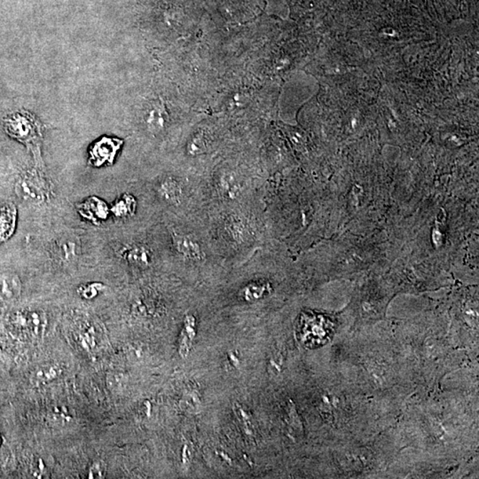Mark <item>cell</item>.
Returning a JSON list of instances; mask_svg holds the SVG:
<instances>
[{
	"mask_svg": "<svg viewBox=\"0 0 479 479\" xmlns=\"http://www.w3.org/2000/svg\"><path fill=\"white\" fill-rule=\"evenodd\" d=\"M127 263L137 267H148L152 262V253L146 246L134 244L126 247L121 252Z\"/></svg>",
	"mask_w": 479,
	"mask_h": 479,
	"instance_id": "8",
	"label": "cell"
},
{
	"mask_svg": "<svg viewBox=\"0 0 479 479\" xmlns=\"http://www.w3.org/2000/svg\"><path fill=\"white\" fill-rule=\"evenodd\" d=\"M221 191L226 195L227 198L233 199L237 197L240 193V185L235 180L234 175H225L221 180Z\"/></svg>",
	"mask_w": 479,
	"mask_h": 479,
	"instance_id": "14",
	"label": "cell"
},
{
	"mask_svg": "<svg viewBox=\"0 0 479 479\" xmlns=\"http://www.w3.org/2000/svg\"><path fill=\"white\" fill-rule=\"evenodd\" d=\"M6 133L14 139L28 141L34 138L36 128L34 122L25 115L16 114L6 121Z\"/></svg>",
	"mask_w": 479,
	"mask_h": 479,
	"instance_id": "4",
	"label": "cell"
},
{
	"mask_svg": "<svg viewBox=\"0 0 479 479\" xmlns=\"http://www.w3.org/2000/svg\"><path fill=\"white\" fill-rule=\"evenodd\" d=\"M58 259L63 263L73 262L79 254V245L74 238H61L54 247Z\"/></svg>",
	"mask_w": 479,
	"mask_h": 479,
	"instance_id": "11",
	"label": "cell"
},
{
	"mask_svg": "<svg viewBox=\"0 0 479 479\" xmlns=\"http://www.w3.org/2000/svg\"><path fill=\"white\" fill-rule=\"evenodd\" d=\"M21 283L19 277L13 274H0V300L13 302L20 297Z\"/></svg>",
	"mask_w": 479,
	"mask_h": 479,
	"instance_id": "7",
	"label": "cell"
},
{
	"mask_svg": "<svg viewBox=\"0 0 479 479\" xmlns=\"http://www.w3.org/2000/svg\"><path fill=\"white\" fill-rule=\"evenodd\" d=\"M78 212L90 222L94 225H100L108 219L110 209L103 200L96 197L87 198L77 206Z\"/></svg>",
	"mask_w": 479,
	"mask_h": 479,
	"instance_id": "3",
	"label": "cell"
},
{
	"mask_svg": "<svg viewBox=\"0 0 479 479\" xmlns=\"http://www.w3.org/2000/svg\"><path fill=\"white\" fill-rule=\"evenodd\" d=\"M147 128L151 133L158 134L163 132L169 122V115L163 104H155L148 111L146 118Z\"/></svg>",
	"mask_w": 479,
	"mask_h": 479,
	"instance_id": "9",
	"label": "cell"
},
{
	"mask_svg": "<svg viewBox=\"0 0 479 479\" xmlns=\"http://www.w3.org/2000/svg\"><path fill=\"white\" fill-rule=\"evenodd\" d=\"M267 285L263 283H253L247 287L244 290V296L247 300H255L264 295L267 292Z\"/></svg>",
	"mask_w": 479,
	"mask_h": 479,
	"instance_id": "15",
	"label": "cell"
},
{
	"mask_svg": "<svg viewBox=\"0 0 479 479\" xmlns=\"http://www.w3.org/2000/svg\"><path fill=\"white\" fill-rule=\"evenodd\" d=\"M135 199L130 195H123L111 206L110 212L118 219H127L133 216L136 210Z\"/></svg>",
	"mask_w": 479,
	"mask_h": 479,
	"instance_id": "12",
	"label": "cell"
},
{
	"mask_svg": "<svg viewBox=\"0 0 479 479\" xmlns=\"http://www.w3.org/2000/svg\"><path fill=\"white\" fill-rule=\"evenodd\" d=\"M172 242L177 252L185 259L191 261H201L205 259L201 245L195 239L174 232Z\"/></svg>",
	"mask_w": 479,
	"mask_h": 479,
	"instance_id": "6",
	"label": "cell"
},
{
	"mask_svg": "<svg viewBox=\"0 0 479 479\" xmlns=\"http://www.w3.org/2000/svg\"><path fill=\"white\" fill-rule=\"evenodd\" d=\"M158 191L160 197L170 205L180 203L183 197L182 187L176 180L170 177L160 183Z\"/></svg>",
	"mask_w": 479,
	"mask_h": 479,
	"instance_id": "10",
	"label": "cell"
},
{
	"mask_svg": "<svg viewBox=\"0 0 479 479\" xmlns=\"http://www.w3.org/2000/svg\"><path fill=\"white\" fill-rule=\"evenodd\" d=\"M14 190L18 197L31 202L46 201L50 192L45 179L36 172H27L21 175Z\"/></svg>",
	"mask_w": 479,
	"mask_h": 479,
	"instance_id": "1",
	"label": "cell"
},
{
	"mask_svg": "<svg viewBox=\"0 0 479 479\" xmlns=\"http://www.w3.org/2000/svg\"><path fill=\"white\" fill-rule=\"evenodd\" d=\"M16 223V206L11 202H0V244L12 237Z\"/></svg>",
	"mask_w": 479,
	"mask_h": 479,
	"instance_id": "5",
	"label": "cell"
},
{
	"mask_svg": "<svg viewBox=\"0 0 479 479\" xmlns=\"http://www.w3.org/2000/svg\"><path fill=\"white\" fill-rule=\"evenodd\" d=\"M208 148V143L205 134L202 133H195L187 143V153L190 155H200L205 154Z\"/></svg>",
	"mask_w": 479,
	"mask_h": 479,
	"instance_id": "13",
	"label": "cell"
},
{
	"mask_svg": "<svg viewBox=\"0 0 479 479\" xmlns=\"http://www.w3.org/2000/svg\"><path fill=\"white\" fill-rule=\"evenodd\" d=\"M123 143L115 138H101L90 150V163L96 167L112 165Z\"/></svg>",
	"mask_w": 479,
	"mask_h": 479,
	"instance_id": "2",
	"label": "cell"
}]
</instances>
